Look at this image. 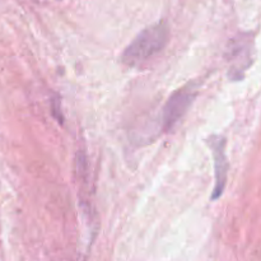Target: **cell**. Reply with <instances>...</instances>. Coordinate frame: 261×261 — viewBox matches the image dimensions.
I'll return each mask as SVG.
<instances>
[{"label": "cell", "instance_id": "obj_1", "mask_svg": "<svg viewBox=\"0 0 261 261\" xmlns=\"http://www.w3.org/2000/svg\"><path fill=\"white\" fill-rule=\"evenodd\" d=\"M167 40L168 28L166 24L155 23L150 27H147L125 48L122 54V61L130 66L139 65L160 53L167 43Z\"/></svg>", "mask_w": 261, "mask_h": 261}, {"label": "cell", "instance_id": "obj_3", "mask_svg": "<svg viewBox=\"0 0 261 261\" xmlns=\"http://www.w3.org/2000/svg\"><path fill=\"white\" fill-rule=\"evenodd\" d=\"M212 148H213L214 162H216V186H214L212 199L216 200L223 194L228 172V161L226 157V140L222 137L212 138Z\"/></svg>", "mask_w": 261, "mask_h": 261}, {"label": "cell", "instance_id": "obj_2", "mask_svg": "<svg viewBox=\"0 0 261 261\" xmlns=\"http://www.w3.org/2000/svg\"><path fill=\"white\" fill-rule=\"evenodd\" d=\"M194 99V94L189 89L178 91L171 97L163 110V126L167 130H172L173 126L182 119L184 115L190 107Z\"/></svg>", "mask_w": 261, "mask_h": 261}]
</instances>
